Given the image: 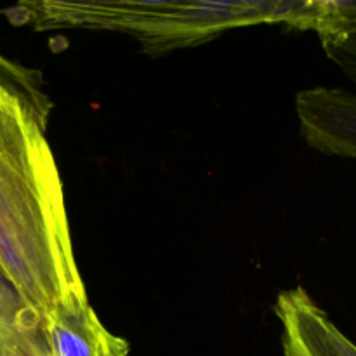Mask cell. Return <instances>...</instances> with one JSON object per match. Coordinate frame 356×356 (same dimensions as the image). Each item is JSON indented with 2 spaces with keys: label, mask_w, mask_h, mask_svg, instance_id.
Instances as JSON below:
<instances>
[{
  "label": "cell",
  "mask_w": 356,
  "mask_h": 356,
  "mask_svg": "<svg viewBox=\"0 0 356 356\" xmlns=\"http://www.w3.org/2000/svg\"><path fill=\"white\" fill-rule=\"evenodd\" d=\"M0 86L9 87L14 92L19 94L37 111L38 117L47 124L49 113L52 110V101L45 94L40 72L26 68V66L0 54Z\"/></svg>",
  "instance_id": "cell-8"
},
{
  "label": "cell",
  "mask_w": 356,
  "mask_h": 356,
  "mask_svg": "<svg viewBox=\"0 0 356 356\" xmlns=\"http://www.w3.org/2000/svg\"><path fill=\"white\" fill-rule=\"evenodd\" d=\"M305 141L329 156L356 160V94L339 87H312L296 97Z\"/></svg>",
  "instance_id": "cell-3"
},
{
  "label": "cell",
  "mask_w": 356,
  "mask_h": 356,
  "mask_svg": "<svg viewBox=\"0 0 356 356\" xmlns=\"http://www.w3.org/2000/svg\"><path fill=\"white\" fill-rule=\"evenodd\" d=\"M47 356H129L124 337L110 332L92 306L59 309L42 323Z\"/></svg>",
  "instance_id": "cell-5"
},
{
  "label": "cell",
  "mask_w": 356,
  "mask_h": 356,
  "mask_svg": "<svg viewBox=\"0 0 356 356\" xmlns=\"http://www.w3.org/2000/svg\"><path fill=\"white\" fill-rule=\"evenodd\" d=\"M306 10L308 0H38L2 13L10 23L35 30L82 28L131 35L143 52L159 56L250 24L284 23L299 30Z\"/></svg>",
  "instance_id": "cell-2"
},
{
  "label": "cell",
  "mask_w": 356,
  "mask_h": 356,
  "mask_svg": "<svg viewBox=\"0 0 356 356\" xmlns=\"http://www.w3.org/2000/svg\"><path fill=\"white\" fill-rule=\"evenodd\" d=\"M0 356H47L38 313L17 294L0 268Z\"/></svg>",
  "instance_id": "cell-7"
},
{
  "label": "cell",
  "mask_w": 356,
  "mask_h": 356,
  "mask_svg": "<svg viewBox=\"0 0 356 356\" xmlns=\"http://www.w3.org/2000/svg\"><path fill=\"white\" fill-rule=\"evenodd\" d=\"M306 30L318 35L327 58L356 82V0H312Z\"/></svg>",
  "instance_id": "cell-6"
},
{
  "label": "cell",
  "mask_w": 356,
  "mask_h": 356,
  "mask_svg": "<svg viewBox=\"0 0 356 356\" xmlns=\"http://www.w3.org/2000/svg\"><path fill=\"white\" fill-rule=\"evenodd\" d=\"M273 309L282 325L284 356H356V344L306 289L280 292Z\"/></svg>",
  "instance_id": "cell-4"
},
{
  "label": "cell",
  "mask_w": 356,
  "mask_h": 356,
  "mask_svg": "<svg viewBox=\"0 0 356 356\" xmlns=\"http://www.w3.org/2000/svg\"><path fill=\"white\" fill-rule=\"evenodd\" d=\"M45 122L0 86V268L42 323L89 305Z\"/></svg>",
  "instance_id": "cell-1"
}]
</instances>
